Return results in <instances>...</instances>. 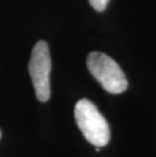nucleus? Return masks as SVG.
Segmentation results:
<instances>
[{"label":"nucleus","instance_id":"nucleus-1","mask_svg":"<svg viewBox=\"0 0 156 157\" xmlns=\"http://www.w3.org/2000/svg\"><path fill=\"white\" fill-rule=\"evenodd\" d=\"M75 120L85 139L95 147L108 143L111 132L107 120L88 99H81L75 105Z\"/></svg>","mask_w":156,"mask_h":157},{"label":"nucleus","instance_id":"nucleus-4","mask_svg":"<svg viewBox=\"0 0 156 157\" xmlns=\"http://www.w3.org/2000/svg\"><path fill=\"white\" fill-rule=\"evenodd\" d=\"M109 0H89L91 6L97 11H104L107 8Z\"/></svg>","mask_w":156,"mask_h":157},{"label":"nucleus","instance_id":"nucleus-2","mask_svg":"<svg viewBox=\"0 0 156 157\" xmlns=\"http://www.w3.org/2000/svg\"><path fill=\"white\" fill-rule=\"evenodd\" d=\"M87 68L91 75L109 93L124 92L128 80L121 67L111 57L101 52H91L87 57Z\"/></svg>","mask_w":156,"mask_h":157},{"label":"nucleus","instance_id":"nucleus-5","mask_svg":"<svg viewBox=\"0 0 156 157\" xmlns=\"http://www.w3.org/2000/svg\"><path fill=\"white\" fill-rule=\"evenodd\" d=\"M0 137H1V133H0Z\"/></svg>","mask_w":156,"mask_h":157},{"label":"nucleus","instance_id":"nucleus-3","mask_svg":"<svg viewBox=\"0 0 156 157\" xmlns=\"http://www.w3.org/2000/svg\"><path fill=\"white\" fill-rule=\"evenodd\" d=\"M29 71L34 83L36 98L42 102L48 101L51 95V56L49 46L46 42L40 41L35 45L29 63Z\"/></svg>","mask_w":156,"mask_h":157}]
</instances>
